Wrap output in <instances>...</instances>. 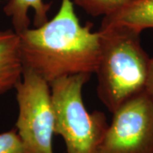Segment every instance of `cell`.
Returning a JSON list of instances; mask_svg holds the SVG:
<instances>
[{
	"mask_svg": "<svg viewBox=\"0 0 153 153\" xmlns=\"http://www.w3.org/2000/svg\"><path fill=\"white\" fill-rule=\"evenodd\" d=\"M112 114L96 153H153V100L146 92Z\"/></svg>",
	"mask_w": 153,
	"mask_h": 153,
	"instance_id": "obj_5",
	"label": "cell"
},
{
	"mask_svg": "<svg viewBox=\"0 0 153 153\" xmlns=\"http://www.w3.org/2000/svg\"><path fill=\"white\" fill-rule=\"evenodd\" d=\"M80 23L71 0H61L51 20L19 33L23 68L49 83L64 76L95 73L100 55V33Z\"/></svg>",
	"mask_w": 153,
	"mask_h": 153,
	"instance_id": "obj_1",
	"label": "cell"
},
{
	"mask_svg": "<svg viewBox=\"0 0 153 153\" xmlns=\"http://www.w3.org/2000/svg\"><path fill=\"white\" fill-rule=\"evenodd\" d=\"M50 7L51 4L45 3L44 0H8L3 10L10 19L13 30L19 34L30 28L29 10H33L34 12L33 23L38 27L49 21L48 12Z\"/></svg>",
	"mask_w": 153,
	"mask_h": 153,
	"instance_id": "obj_8",
	"label": "cell"
},
{
	"mask_svg": "<svg viewBox=\"0 0 153 153\" xmlns=\"http://www.w3.org/2000/svg\"><path fill=\"white\" fill-rule=\"evenodd\" d=\"M16 90V129L27 153H54L55 116L50 85L34 71L23 68Z\"/></svg>",
	"mask_w": 153,
	"mask_h": 153,
	"instance_id": "obj_4",
	"label": "cell"
},
{
	"mask_svg": "<svg viewBox=\"0 0 153 153\" xmlns=\"http://www.w3.org/2000/svg\"><path fill=\"white\" fill-rule=\"evenodd\" d=\"M20 38L14 30H0V97L16 88L22 76Z\"/></svg>",
	"mask_w": 153,
	"mask_h": 153,
	"instance_id": "obj_6",
	"label": "cell"
},
{
	"mask_svg": "<svg viewBox=\"0 0 153 153\" xmlns=\"http://www.w3.org/2000/svg\"><path fill=\"white\" fill-rule=\"evenodd\" d=\"M0 153H27L16 129L0 134Z\"/></svg>",
	"mask_w": 153,
	"mask_h": 153,
	"instance_id": "obj_10",
	"label": "cell"
},
{
	"mask_svg": "<svg viewBox=\"0 0 153 153\" xmlns=\"http://www.w3.org/2000/svg\"><path fill=\"white\" fill-rule=\"evenodd\" d=\"M93 17H108L122 9L131 0H71Z\"/></svg>",
	"mask_w": 153,
	"mask_h": 153,
	"instance_id": "obj_9",
	"label": "cell"
},
{
	"mask_svg": "<svg viewBox=\"0 0 153 153\" xmlns=\"http://www.w3.org/2000/svg\"><path fill=\"white\" fill-rule=\"evenodd\" d=\"M89 74L64 76L49 83L55 116V134L63 138L67 153H96L108 127L105 115L88 111L82 87Z\"/></svg>",
	"mask_w": 153,
	"mask_h": 153,
	"instance_id": "obj_3",
	"label": "cell"
},
{
	"mask_svg": "<svg viewBox=\"0 0 153 153\" xmlns=\"http://www.w3.org/2000/svg\"><path fill=\"white\" fill-rule=\"evenodd\" d=\"M146 92L153 100V58H151L150 66H149V73H148L147 83Z\"/></svg>",
	"mask_w": 153,
	"mask_h": 153,
	"instance_id": "obj_11",
	"label": "cell"
},
{
	"mask_svg": "<svg viewBox=\"0 0 153 153\" xmlns=\"http://www.w3.org/2000/svg\"><path fill=\"white\" fill-rule=\"evenodd\" d=\"M100 55L95 71L97 94L113 113L128 100L146 92L150 60L140 33L119 25H101Z\"/></svg>",
	"mask_w": 153,
	"mask_h": 153,
	"instance_id": "obj_2",
	"label": "cell"
},
{
	"mask_svg": "<svg viewBox=\"0 0 153 153\" xmlns=\"http://www.w3.org/2000/svg\"><path fill=\"white\" fill-rule=\"evenodd\" d=\"M101 25L124 26L140 33L153 29V0H131L113 15L104 17Z\"/></svg>",
	"mask_w": 153,
	"mask_h": 153,
	"instance_id": "obj_7",
	"label": "cell"
}]
</instances>
